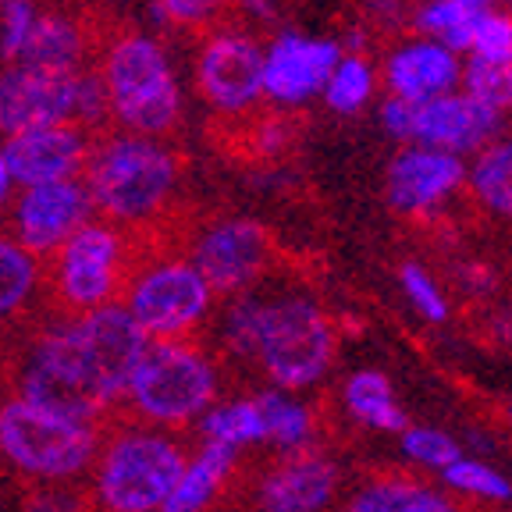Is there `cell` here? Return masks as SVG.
<instances>
[{"instance_id": "cell-1", "label": "cell", "mask_w": 512, "mask_h": 512, "mask_svg": "<svg viewBox=\"0 0 512 512\" xmlns=\"http://www.w3.org/2000/svg\"><path fill=\"white\" fill-rule=\"evenodd\" d=\"M150 338L121 303L75 313L43 331L22 374V399L50 413L93 420L125 395Z\"/></svg>"}, {"instance_id": "cell-2", "label": "cell", "mask_w": 512, "mask_h": 512, "mask_svg": "<svg viewBox=\"0 0 512 512\" xmlns=\"http://www.w3.org/2000/svg\"><path fill=\"white\" fill-rule=\"evenodd\" d=\"M224 352L253 363L288 395L310 392L331 374L338 356V328L310 292L292 285H256L232 296L217 324Z\"/></svg>"}, {"instance_id": "cell-3", "label": "cell", "mask_w": 512, "mask_h": 512, "mask_svg": "<svg viewBox=\"0 0 512 512\" xmlns=\"http://www.w3.org/2000/svg\"><path fill=\"white\" fill-rule=\"evenodd\" d=\"M82 185L93 214L114 228H150L175 203L182 185V157L168 139H146L132 132L93 136Z\"/></svg>"}, {"instance_id": "cell-4", "label": "cell", "mask_w": 512, "mask_h": 512, "mask_svg": "<svg viewBox=\"0 0 512 512\" xmlns=\"http://www.w3.org/2000/svg\"><path fill=\"white\" fill-rule=\"evenodd\" d=\"M96 75L118 132L168 139L185 118V89L168 47L143 29H121L100 47Z\"/></svg>"}, {"instance_id": "cell-5", "label": "cell", "mask_w": 512, "mask_h": 512, "mask_svg": "<svg viewBox=\"0 0 512 512\" xmlns=\"http://www.w3.org/2000/svg\"><path fill=\"white\" fill-rule=\"evenodd\" d=\"M107 93L96 68L47 72L29 64L0 68V139L47 125H79L100 132L107 125Z\"/></svg>"}, {"instance_id": "cell-6", "label": "cell", "mask_w": 512, "mask_h": 512, "mask_svg": "<svg viewBox=\"0 0 512 512\" xmlns=\"http://www.w3.org/2000/svg\"><path fill=\"white\" fill-rule=\"evenodd\" d=\"M217 363L192 342H150L128 377V402L150 424L200 420L217 402Z\"/></svg>"}, {"instance_id": "cell-7", "label": "cell", "mask_w": 512, "mask_h": 512, "mask_svg": "<svg viewBox=\"0 0 512 512\" xmlns=\"http://www.w3.org/2000/svg\"><path fill=\"white\" fill-rule=\"evenodd\" d=\"M132 271H136L132 235L93 217L50 256V288L57 303L75 317L121 303Z\"/></svg>"}, {"instance_id": "cell-8", "label": "cell", "mask_w": 512, "mask_h": 512, "mask_svg": "<svg viewBox=\"0 0 512 512\" xmlns=\"http://www.w3.org/2000/svg\"><path fill=\"white\" fill-rule=\"evenodd\" d=\"M0 452L29 477L64 480L100 456V431L93 420H75L11 399L0 406Z\"/></svg>"}, {"instance_id": "cell-9", "label": "cell", "mask_w": 512, "mask_h": 512, "mask_svg": "<svg viewBox=\"0 0 512 512\" xmlns=\"http://www.w3.org/2000/svg\"><path fill=\"white\" fill-rule=\"evenodd\" d=\"M185 470L178 441L157 431L111 438L96 463V498L104 512H160Z\"/></svg>"}, {"instance_id": "cell-10", "label": "cell", "mask_w": 512, "mask_h": 512, "mask_svg": "<svg viewBox=\"0 0 512 512\" xmlns=\"http://www.w3.org/2000/svg\"><path fill=\"white\" fill-rule=\"evenodd\" d=\"M214 299L185 256H157L150 264H136L121 292V306L150 342H185L210 317Z\"/></svg>"}, {"instance_id": "cell-11", "label": "cell", "mask_w": 512, "mask_h": 512, "mask_svg": "<svg viewBox=\"0 0 512 512\" xmlns=\"http://www.w3.org/2000/svg\"><path fill=\"white\" fill-rule=\"evenodd\" d=\"M377 121H381L384 136L395 139L399 146H427V150L452 153L463 160L505 136L502 114L477 104L463 89L434 96L424 104H402V100L384 96V104L377 107Z\"/></svg>"}, {"instance_id": "cell-12", "label": "cell", "mask_w": 512, "mask_h": 512, "mask_svg": "<svg viewBox=\"0 0 512 512\" xmlns=\"http://www.w3.org/2000/svg\"><path fill=\"white\" fill-rule=\"evenodd\" d=\"M192 86L217 118H249L264 104V43L239 25L210 29L192 57Z\"/></svg>"}, {"instance_id": "cell-13", "label": "cell", "mask_w": 512, "mask_h": 512, "mask_svg": "<svg viewBox=\"0 0 512 512\" xmlns=\"http://www.w3.org/2000/svg\"><path fill=\"white\" fill-rule=\"evenodd\" d=\"M185 260L200 271V278L207 281L214 296L232 299L264 285L274 264V242L264 221L246 214H228L196 228L189 249H185Z\"/></svg>"}, {"instance_id": "cell-14", "label": "cell", "mask_w": 512, "mask_h": 512, "mask_svg": "<svg viewBox=\"0 0 512 512\" xmlns=\"http://www.w3.org/2000/svg\"><path fill=\"white\" fill-rule=\"evenodd\" d=\"M466 192V160L427 146H399L384 168V200L399 217L427 221Z\"/></svg>"}, {"instance_id": "cell-15", "label": "cell", "mask_w": 512, "mask_h": 512, "mask_svg": "<svg viewBox=\"0 0 512 512\" xmlns=\"http://www.w3.org/2000/svg\"><path fill=\"white\" fill-rule=\"evenodd\" d=\"M342 43L331 36L285 29L264 43V104L278 111H303L320 100L331 68L342 57Z\"/></svg>"}, {"instance_id": "cell-16", "label": "cell", "mask_w": 512, "mask_h": 512, "mask_svg": "<svg viewBox=\"0 0 512 512\" xmlns=\"http://www.w3.org/2000/svg\"><path fill=\"white\" fill-rule=\"evenodd\" d=\"M8 210L11 239L36 260H50L82 224H89L96 217L82 178L18 189Z\"/></svg>"}, {"instance_id": "cell-17", "label": "cell", "mask_w": 512, "mask_h": 512, "mask_svg": "<svg viewBox=\"0 0 512 512\" xmlns=\"http://www.w3.org/2000/svg\"><path fill=\"white\" fill-rule=\"evenodd\" d=\"M256 512H335L342 502V466L320 448L288 452L256 480Z\"/></svg>"}, {"instance_id": "cell-18", "label": "cell", "mask_w": 512, "mask_h": 512, "mask_svg": "<svg viewBox=\"0 0 512 512\" xmlns=\"http://www.w3.org/2000/svg\"><path fill=\"white\" fill-rule=\"evenodd\" d=\"M377 79H381L388 100L424 104V100L456 93L463 86V54L409 32V36L388 43L381 64H377Z\"/></svg>"}, {"instance_id": "cell-19", "label": "cell", "mask_w": 512, "mask_h": 512, "mask_svg": "<svg viewBox=\"0 0 512 512\" xmlns=\"http://www.w3.org/2000/svg\"><path fill=\"white\" fill-rule=\"evenodd\" d=\"M0 150L8 160L15 189L72 182V178H82V171H86L89 150H93V132H86L79 125L29 128V132L0 139Z\"/></svg>"}, {"instance_id": "cell-20", "label": "cell", "mask_w": 512, "mask_h": 512, "mask_svg": "<svg viewBox=\"0 0 512 512\" xmlns=\"http://www.w3.org/2000/svg\"><path fill=\"white\" fill-rule=\"evenodd\" d=\"M335 512H459V505L441 484L388 470L352 484Z\"/></svg>"}, {"instance_id": "cell-21", "label": "cell", "mask_w": 512, "mask_h": 512, "mask_svg": "<svg viewBox=\"0 0 512 512\" xmlns=\"http://www.w3.org/2000/svg\"><path fill=\"white\" fill-rule=\"evenodd\" d=\"M89 54H93L89 25L75 18L72 11L43 8L18 64L47 68V72H82V68H89Z\"/></svg>"}, {"instance_id": "cell-22", "label": "cell", "mask_w": 512, "mask_h": 512, "mask_svg": "<svg viewBox=\"0 0 512 512\" xmlns=\"http://www.w3.org/2000/svg\"><path fill=\"white\" fill-rule=\"evenodd\" d=\"M338 399H342V409L352 424L367 427V431L395 434V438H399L409 427V416H406V409L399 406L395 384L377 367H360V370H352V374H345Z\"/></svg>"}, {"instance_id": "cell-23", "label": "cell", "mask_w": 512, "mask_h": 512, "mask_svg": "<svg viewBox=\"0 0 512 512\" xmlns=\"http://www.w3.org/2000/svg\"><path fill=\"white\" fill-rule=\"evenodd\" d=\"M466 196L480 214L512 224V136H498L466 160Z\"/></svg>"}, {"instance_id": "cell-24", "label": "cell", "mask_w": 512, "mask_h": 512, "mask_svg": "<svg viewBox=\"0 0 512 512\" xmlns=\"http://www.w3.org/2000/svg\"><path fill=\"white\" fill-rule=\"evenodd\" d=\"M235 459H239V452H232V448L203 441L200 452L185 459L182 477H178L175 491L168 495L160 512H207L228 484V477L235 473Z\"/></svg>"}, {"instance_id": "cell-25", "label": "cell", "mask_w": 512, "mask_h": 512, "mask_svg": "<svg viewBox=\"0 0 512 512\" xmlns=\"http://www.w3.org/2000/svg\"><path fill=\"white\" fill-rule=\"evenodd\" d=\"M491 8H495V0H424V4H413L409 25L416 36H427V40L466 57L473 29Z\"/></svg>"}, {"instance_id": "cell-26", "label": "cell", "mask_w": 512, "mask_h": 512, "mask_svg": "<svg viewBox=\"0 0 512 512\" xmlns=\"http://www.w3.org/2000/svg\"><path fill=\"white\" fill-rule=\"evenodd\" d=\"M381 79H377V64L370 61L363 50H342V57L331 68L328 82H324V107L338 118H356L374 104Z\"/></svg>"}, {"instance_id": "cell-27", "label": "cell", "mask_w": 512, "mask_h": 512, "mask_svg": "<svg viewBox=\"0 0 512 512\" xmlns=\"http://www.w3.org/2000/svg\"><path fill=\"white\" fill-rule=\"evenodd\" d=\"M256 399H260V409H264L267 445L278 448L281 456L313 448V438H317V416H313V409L306 406L299 395L278 392V388H264V392H256Z\"/></svg>"}, {"instance_id": "cell-28", "label": "cell", "mask_w": 512, "mask_h": 512, "mask_svg": "<svg viewBox=\"0 0 512 512\" xmlns=\"http://www.w3.org/2000/svg\"><path fill=\"white\" fill-rule=\"evenodd\" d=\"M200 431H203V441H214V445L232 448V452H242V448H253V445H267L264 409H260V399H256V395L210 406L207 413L200 416Z\"/></svg>"}, {"instance_id": "cell-29", "label": "cell", "mask_w": 512, "mask_h": 512, "mask_svg": "<svg viewBox=\"0 0 512 512\" xmlns=\"http://www.w3.org/2000/svg\"><path fill=\"white\" fill-rule=\"evenodd\" d=\"M441 488L448 495H463L473 498V502H488V505H505L512 502V480L505 470H498L488 459H477L470 452L456 459L441 473Z\"/></svg>"}, {"instance_id": "cell-30", "label": "cell", "mask_w": 512, "mask_h": 512, "mask_svg": "<svg viewBox=\"0 0 512 512\" xmlns=\"http://www.w3.org/2000/svg\"><path fill=\"white\" fill-rule=\"evenodd\" d=\"M43 267L11 235H0V320H8L40 288Z\"/></svg>"}, {"instance_id": "cell-31", "label": "cell", "mask_w": 512, "mask_h": 512, "mask_svg": "<svg viewBox=\"0 0 512 512\" xmlns=\"http://www.w3.org/2000/svg\"><path fill=\"white\" fill-rule=\"evenodd\" d=\"M399 452L406 463H413L416 470L424 473H445L448 466L456 463L466 452V445L456 434L441 431V427H424V424H409L399 434Z\"/></svg>"}, {"instance_id": "cell-32", "label": "cell", "mask_w": 512, "mask_h": 512, "mask_svg": "<svg viewBox=\"0 0 512 512\" xmlns=\"http://www.w3.org/2000/svg\"><path fill=\"white\" fill-rule=\"evenodd\" d=\"M399 292L409 303V310L431 328H441V324L452 320V299H448L445 285L434 278V271H427L424 264L406 260L399 267Z\"/></svg>"}, {"instance_id": "cell-33", "label": "cell", "mask_w": 512, "mask_h": 512, "mask_svg": "<svg viewBox=\"0 0 512 512\" xmlns=\"http://www.w3.org/2000/svg\"><path fill=\"white\" fill-rule=\"evenodd\" d=\"M463 93L495 114H512V61H470L463 57Z\"/></svg>"}, {"instance_id": "cell-34", "label": "cell", "mask_w": 512, "mask_h": 512, "mask_svg": "<svg viewBox=\"0 0 512 512\" xmlns=\"http://www.w3.org/2000/svg\"><path fill=\"white\" fill-rule=\"evenodd\" d=\"M40 11L43 8L36 0H4V8H0V68L18 64V57L32 40Z\"/></svg>"}, {"instance_id": "cell-35", "label": "cell", "mask_w": 512, "mask_h": 512, "mask_svg": "<svg viewBox=\"0 0 512 512\" xmlns=\"http://www.w3.org/2000/svg\"><path fill=\"white\" fill-rule=\"evenodd\" d=\"M470 61H512V15L495 8L480 18V25L473 29L470 47H466Z\"/></svg>"}, {"instance_id": "cell-36", "label": "cell", "mask_w": 512, "mask_h": 512, "mask_svg": "<svg viewBox=\"0 0 512 512\" xmlns=\"http://www.w3.org/2000/svg\"><path fill=\"white\" fill-rule=\"evenodd\" d=\"M157 15L175 29H207L232 8V0H153Z\"/></svg>"}, {"instance_id": "cell-37", "label": "cell", "mask_w": 512, "mask_h": 512, "mask_svg": "<svg viewBox=\"0 0 512 512\" xmlns=\"http://www.w3.org/2000/svg\"><path fill=\"white\" fill-rule=\"evenodd\" d=\"M292 146V125L281 114H267L253 125V150L260 157H278Z\"/></svg>"}, {"instance_id": "cell-38", "label": "cell", "mask_w": 512, "mask_h": 512, "mask_svg": "<svg viewBox=\"0 0 512 512\" xmlns=\"http://www.w3.org/2000/svg\"><path fill=\"white\" fill-rule=\"evenodd\" d=\"M363 4V15L374 29L384 32H395L402 25H409V0H360Z\"/></svg>"}, {"instance_id": "cell-39", "label": "cell", "mask_w": 512, "mask_h": 512, "mask_svg": "<svg viewBox=\"0 0 512 512\" xmlns=\"http://www.w3.org/2000/svg\"><path fill=\"white\" fill-rule=\"evenodd\" d=\"M25 512H82V502L72 491L47 488V491H36V495L25 502Z\"/></svg>"}, {"instance_id": "cell-40", "label": "cell", "mask_w": 512, "mask_h": 512, "mask_svg": "<svg viewBox=\"0 0 512 512\" xmlns=\"http://www.w3.org/2000/svg\"><path fill=\"white\" fill-rule=\"evenodd\" d=\"M242 15L256 18V22H271L278 15V0H232Z\"/></svg>"}, {"instance_id": "cell-41", "label": "cell", "mask_w": 512, "mask_h": 512, "mask_svg": "<svg viewBox=\"0 0 512 512\" xmlns=\"http://www.w3.org/2000/svg\"><path fill=\"white\" fill-rule=\"evenodd\" d=\"M15 182H11V171H8V160H4V150H0V214L11 207L15 200Z\"/></svg>"}, {"instance_id": "cell-42", "label": "cell", "mask_w": 512, "mask_h": 512, "mask_svg": "<svg viewBox=\"0 0 512 512\" xmlns=\"http://www.w3.org/2000/svg\"><path fill=\"white\" fill-rule=\"evenodd\" d=\"M495 4H498L502 11H509V15H512V0H495Z\"/></svg>"}, {"instance_id": "cell-43", "label": "cell", "mask_w": 512, "mask_h": 512, "mask_svg": "<svg viewBox=\"0 0 512 512\" xmlns=\"http://www.w3.org/2000/svg\"><path fill=\"white\" fill-rule=\"evenodd\" d=\"M409 4H424V0H409Z\"/></svg>"}, {"instance_id": "cell-44", "label": "cell", "mask_w": 512, "mask_h": 512, "mask_svg": "<svg viewBox=\"0 0 512 512\" xmlns=\"http://www.w3.org/2000/svg\"><path fill=\"white\" fill-rule=\"evenodd\" d=\"M0 8H4V0H0Z\"/></svg>"}]
</instances>
